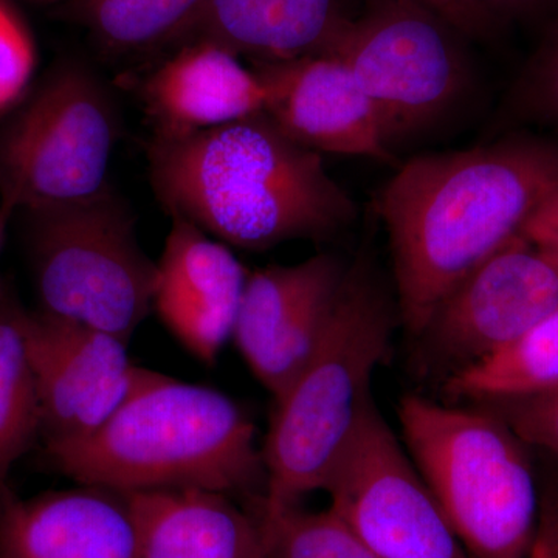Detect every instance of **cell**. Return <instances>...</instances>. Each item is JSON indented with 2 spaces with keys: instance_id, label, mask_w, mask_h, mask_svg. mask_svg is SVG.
Returning <instances> with one entry per match:
<instances>
[{
  "instance_id": "3",
  "label": "cell",
  "mask_w": 558,
  "mask_h": 558,
  "mask_svg": "<svg viewBox=\"0 0 558 558\" xmlns=\"http://www.w3.org/2000/svg\"><path fill=\"white\" fill-rule=\"evenodd\" d=\"M47 450L69 478L119 494L193 488L231 497L266 483L255 424L233 399L145 368L100 428Z\"/></svg>"
},
{
  "instance_id": "30",
  "label": "cell",
  "mask_w": 558,
  "mask_h": 558,
  "mask_svg": "<svg viewBox=\"0 0 558 558\" xmlns=\"http://www.w3.org/2000/svg\"><path fill=\"white\" fill-rule=\"evenodd\" d=\"M537 248L553 263V266L556 267L558 271V241L549 242V244L542 245V247Z\"/></svg>"
},
{
  "instance_id": "18",
  "label": "cell",
  "mask_w": 558,
  "mask_h": 558,
  "mask_svg": "<svg viewBox=\"0 0 558 558\" xmlns=\"http://www.w3.org/2000/svg\"><path fill=\"white\" fill-rule=\"evenodd\" d=\"M126 495L138 520V558H267L255 513L229 495L193 488Z\"/></svg>"
},
{
  "instance_id": "15",
  "label": "cell",
  "mask_w": 558,
  "mask_h": 558,
  "mask_svg": "<svg viewBox=\"0 0 558 558\" xmlns=\"http://www.w3.org/2000/svg\"><path fill=\"white\" fill-rule=\"evenodd\" d=\"M9 558H138L130 495L84 486L14 506L2 529Z\"/></svg>"
},
{
  "instance_id": "12",
  "label": "cell",
  "mask_w": 558,
  "mask_h": 558,
  "mask_svg": "<svg viewBox=\"0 0 558 558\" xmlns=\"http://www.w3.org/2000/svg\"><path fill=\"white\" fill-rule=\"evenodd\" d=\"M266 87V110L289 137L315 153L395 165L373 102L354 73L330 53L252 62Z\"/></svg>"
},
{
  "instance_id": "17",
  "label": "cell",
  "mask_w": 558,
  "mask_h": 558,
  "mask_svg": "<svg viewBox=\"0 0 558 558\" xmlns=\"http://www.w3.org/2000/svg\"><path fill=\"white\" fill-rule=\"evenodd\" d=\"M354 14L347 0H207L178 40H208L252 62L323 53Z\"/></svg>"
},
{
  "instance_id": "25",
  "label": "cell",
  "mask_w": 558,
  "mask_h": 558,
  "mask_svg": "<svg viewBox=\"0 0 558 558\" xmlns=\"http://www.w3.org/2000/svg\"><path fill=\"white\" fill-rule=\"evenodd\" d=\"M36 65L35 43L20 14L0 0V112L27 89Z\"/></svg>"
},
{
  "instance_id": "28",
  "label": "cell",
  "mask_w": 558,
  "mask_h": 558,
  "mask_svg": "<svg viewBox=\"0 0 558 558\" xmlns=\"http://www.w3.org/2000/svg\"><path fill=\"white\" fill-rule=\"evenodd\" d=\"M529 558H558V498L539 515L537 534Z\"/></svg>"
},
{
  "instance_id": "9",
  "label": "cell",
  "mask_w": 558,
  "mask_h": 558,
  "mask_svg": "<svg viewBox=\"0 0 558 558\" xmlns=\"http://www.w3.org/2000/svg\"><path fill=\"white\" fill-rule=\"evenodd\" d=\"M325 492L329 508L380 558H470L374 399Z\"/></svg>"
},
{
  "instance_id": "1",
  "label": "cell",
  "mask_w": 558,
  "mask_h": 558,
  "mask_svg": "<svg viewBox=\"0 0 558 558\" xmlns=\"http://www.w3.org/2000/svg\"><path fill=\"white\" fill-rule=\"evenodd\" d=\"M557 193L558 142L529 132L400 163L376 209L391 245L400 323L411 336Z\"/></svg>"
},
{
  "instance_id": "16",
  "label": "cell",
  "mask_w": 558,
  "mask_h": 558,
  "mask_svg": "<svg viewBox=\"0 0 558 558\" xmlns=\"http://www.w3.org/2000/svg\"><path fill=\"white\" fill-rule=\"evenodd\" d=\"M266 87L241 58L208 40L180 46L145 86L159 135L216 130L266 110Z\"/></svg>"
},
{
  "instance_id": "20",
  "label": "cell",
  "mask_w": 558,
  "mask_h": 558,
  "mask_svg": "<svg viewBox=\"0 0 558 558\" xmlns=\"http://www.w3.org/2000/svg\"><path fill=\"white\" fill-rule=\"evenodd\" d=\"M38 433L39 396L28 351L27 314L0 307V487Z\"/></svg>"
},
{
  "instance_id": "8",
  "label": "cell",
  "mask_w": 558,
  "mask_h": 558,
  "mask_svg": "<svg viewBox=\"0 0 558 558\" xmlns=\"http://www.w3.org/2000/svg\"><path fill=\"white\" fill-rule=\"evenodd\" d=\"M119 121L108 90L81 65H62L0 137L2 211L81 204L108 190Z\"/></svg>"
},
{
  "instance_id": "7",
  "label": "cell",
  "mask_w": 558,
  "mask_h": 558,
  "mask_svg": "<svg viewBox=\"0 0 558 558\" xmlns=\"http://www.w3.org/2000/svg\"><path fill=\"white\" fill-rule=\"evenodd\" d=\"M32 216L40 314L128 341L153 310L156 263L130 213L106 191Z\"/></svg>"
},
{
  "instance_id": "4",
  "label": "cell",
  "mask_w": 558,
  "mask_h": 558,
  "mask_svg": "<svg viewBox=\"0 0 558 558\" xmlns=\"http://www.w3.org/2000/svg\"><path fill=\"white\" fill-rule=\"evenodd\" d=\"M398 319V301L369 248H362L348 264L317 351L275 399L263 446L264 499L299 505L325 490L373 400V376L388 357Z\"/></svg>"
},
{
  "instance_id": "31",
  "label": "cell",
  "mask_w": 558,
  "mask_h": 558,
  "mask_svg": "<svg viewBox=\"0 0 558 558\" xmlns=\"http://www.w3.org/2000/svg\"><path fill=\"white\" fill-rule=\"evenodd\" d=\"M0 234H2V219H0Z\"/></svg>"
},
{
  "instance_id": "11",
  "label": "cell",
  "mask_w": 558,
  "mask_h": 558,
  "mask_svg": "<svg viewBox=\"0 0 558 558\" xmlns=\"http://www.w3.org/2000/svg\"><path fill=\"white\" fill-rule=\"evenodd\" d=\"M27 340L47 447L100 428L143 371L131 362L128 341L40 312L27 315Z\"/></svg>"
},
{
  "instance_id": "5",
  "label": "cell",
  "mask_w": 558,
  "mask_h": 558,
  "mask_svg": "<svg viewBox=\"0 0 558 558\" xmlns=\"http://www.w3.org/2000/svg\"><path fill=\"white\" fill-rule=\"evenodd\" d=\"M402 442L470 558H529L538 527L534 472L520 436L487 407L409 395Z\"/></svg>"
},
{
  "instance_id": "6",
  "label": "cell",
  "mask_w": 558,
  "mask_h": 558,
  "mask_svg": "<svg viewBox=\"0 0 558 558\" xmlns=\"http://www.w3.org/2000/svg\"><path fill=\"white\" fill-rule=\"evenodd\" d=\"M461 38L417 0H363L323 53L354 73L395 150L435 131L469 97L472 68Z\"/></svg>"
},
{
  "instance_id": "29",
  "label": "cell",
  "mask_w": 558,
  "mask_h": 558,
  "mask_svg": "<svg viewBox=\"0 0 558 558\" xmlns=\"http://www.w3.org/2000/svg\"><path fill=\"white\" fill-rule=\"evenodd\" d=\"M556 2L557 0H486L488 10L492 11L498 24L502 21L537 16Z\"/></svg>"
},
{
  "instance_id": "10",
  "label": "cell",
  "mask_w": 558,
  "mask_h": 558,
  "mask_svg": "<svg viewBox=\"0 0 558 558\" xmlns=\"http://www.w3.org/2000/svg\"><path fill=\"white\" fill-rule=\"evenodd\" d=\"M558 307V271L517 234L451 290L418 336L450 374L501 351Z\"/></svg>"
},
{
  "instance_id": "2",
  "label": "cell",
  "mask_w": 558,
  "mask_h": 558,
  "mask_svg": "<svg viewBox=\"0 0 558 558\" xmlns=\"http://www.w3.org/2000/svg\"><path fill=\"white\" fill-rule=\"evenodd\" d=\"M148 159L150 185L171 218L229 247L263 252L326 240L357 218L322 154L289 137L266 112L216 130L156 134Z\"/></svg>"
},
{
  "instance_id": "27",
  "label": "cell",
  "mask_w": 558,
  "mask_h": 558,
  "mask_svg": "<svg viewBox=\"0 0 558 558\" xmlns=\"http://www.w3.org/2000/svg\"><path fill=\"white\" fill-rule=\"evenodd\" d=\"M521 234L535 247L558 241V193L529 219Z\"/></svg>"
},
{
  "instance_id": "22",
  "label": "cell",
  "mask_w": 558,
  "mask_h": 558,
  "mask_svg": "<svg viewBox=\"0 0 558 558\" xmlns=\"http://www.w3.org/2000/svg\"><path fill=\"white\" fill-rule=\"evenodd\" d=\"M253 513L267 558H380L330 508L310 512L260 497Z\"/></svg>"
},
{
  "instance_id": "24",
  "label": "cell",
  "mask_w": 558,
  "mask_h": 558,
  "mask_svg": "<svg viewBox=\"0 0 558 558\" xmlns=\"http://www.w3.org/2000/svg\"><path fill=\"white\" fill-rule=\"evenodd\" d=\"M475 405L497 413L526 446L558 457V387L538 395Z\"/></svg>"
},
{
  "instance_id": "19",
  "label": "cell",
  "mask_w": 558,
  "mask_h": 558,
  "mask_svg": "<svg viewBox=\"0 0 558 558\" xmlns=\"http://www.w3.org/2000/svg\"><path fill=\"white\" fill-rule=\"evenodd\" d=\"M558 387V307L521 339L450 374L451 402L473 403L523 398Z\"/></svg>"
},
{
  "instance_id": "13",
  "label": "cell",
  "mask_w": 558,
  "mask_h": 558,
  "mask_svg": "<svg viewBox=\"0 0 558 558\" xmlns=\"http://www.w3.org/2000/svg\"><path fill=\"white\" fill-rule=\"evenodd\" d=\"M171 219L156 264L153 310L191 355L209 365L233 339L248 275L229 245L189 220Z\"/></svg>"
},
{
  "instance_id": "21",
  "label": "cell",
  "mask_w": 558,
  "mask_h": 558,
  "mask_svg": "<svg viewBox=\"0 0 558 558\" xmlns=\"http://www.w3.org/2000/svg\"><path fill=\"white\" fill-rule=\"evenodd\" d=\"M207 0H75L73 20L110 51H137L178 43Z\"/></svg>"
},
{
  "instance_id": "14",
  "label": "cell",
  "mask_w": 558,
  "mask_h": 558,
  "mask_svg": "<svg viewBox=\"0 0 558 558\" xmlns=\"http://www.w3.org/2000/svg\"><path fill=\"white\" fill-rule=\"evenodd\" d=\"M348 264L330 253L253 271L245 281L233 340L250 371L264 360H300L318 343Z\"/></svg>"
},
{
  "instance_id": "23",
  "label": "cell",
  "mask_w": 558,
  "mask_h": 558,
  "mask_svg": "<svg viewBox=\"0 0 558 558\" xmlns=\"http://www.w3.org/2000/svg\"><path fill=\"white\" fill-rule=\"evenodd\" d=\"M517 124L558 130V20L510 87L495 126Z\"/></svg>"
},
{
  "instance_id": "26",
  "label": "cell",
  "mask_w": 558,
  "mask_h": 558,
  "mask_svg": "<svg viewBox=\"0 0 558 558\" xmlns=\"http://www.w3.org/2000/svg\"><path fill=\"white\" fill-rule=\"evenodd\" d=\"M449 22L462 36L488 38L497 33L498 21L488 10L486 0H417Z\"/></svg>"
}]
</instances>
